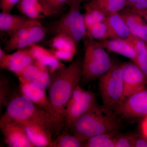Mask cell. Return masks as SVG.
<instances>
[{
  "label": "cell",
  "instance_id": "9c48e42d",
  "mask_svg": "<svg viewBox=\"0 0 147 147\" xmlns=\"http://www.w3.org/2000/svg\"><path fill=\"white\" fill-rule=\"evenodd\" d=\"M114 114L122 118H144L147 116V89L146 88L126 98Z\"/></svg>",
  "mask_w": 147,
  "mask_h": 147
},
{
  "label": "cell",
  "instance_id": "4316f807",
  "mask_svg": "<svg viewBox=\"0 0 147 147\" xmlns=\"http://www.w3.org/2000/svg\"><path fill=\"white\" fill-rule=\"evenodd\" d=\"M126 0H111L99 10L106 16L112 13L119 12L126 7Z\"/></svg>",
  "mask_w": 147,
  "mask_h": 147
},
{
  "label": "cell",
  "instance_id": "484cf974",
  "mask_svg": "<svg viewBox=\"0 0 147 147\" xmlns=\"http://www.w3.org/2000/svg\"><path fill=\"white\" fill-rule=\"evenodd\" d=\"M87 36L98 41L110 38L108 26L105 21L99 22L94 25L87 31Z\"/></svg>",
  "mask_w": 147,
  "mask_h": 147
},
{
  "label": "cell",
  "instance_id": "7c38bea8",
  "mask_svg": "<svg viewBox=\"0 0 147 147\" xmlns=\"http://www.w3.org/2000/svg\"><path fill=\"white\" fill-rule=\"evenodd\" d=\"M123 75L124 94L122 101L131 95L144 89L147 84L145 74L132 61L123 63Z\"/></svg>",
  "mask_w": 147,
  "mask_h": 147
},
{
  "label": "cell",
  "instance_id": "74e56055",
  "mask_svg": "<svg viewBox=\"0 0 147 147\" xmlns=\"http://www.w3.org/2000/svg\"><path fill=\"white\" fill-rule=\"evenodd\" d=\"M139 1V0H126V7L127 8H130Z\"/></svg>",
  "mask_w": 147,
  "mask_h": 147
},
{
  "label": "cell",
  "instance_id": "4dcf8cb0",
  "mask_svg": "<svg viewBox=\"0 0 147 147\" xmlns=\"http://www.w3.org/2000/svg\"><path fill=\"white\" fill-rule=\"evenodd\" d=\"M50 8L56 11L57 13H60L63 9L65 4L67 5V0H44Z\"/></svg>",
  "mask_w": 147,
  "mask_h": 147
},
{
  "label": "cell",
  "instance_id": "5bb4252c",
  "mask_svg": "<svg viewBox=\"0 0 147 147\" xmlns=\"http://www.w3.org/2000/svg\"><path fill=\"white\" fill-rule=\"evenodd\" d=\"M16 6L18 11L29 19L38 20L57 14L44 0H20Z\"/></svg>",
  "mask_w": 147,
  "mask_h": 147
},
{
  "label": "cell",
  "instance_id": "e575fe53",
  "mask_svg": "<svg viewBox=\"0 0 147 147\" xmlns=\"http://www.w3.org/2000/svg\"><path fill=\"white\" fill-rule=\"evenodd\" d=\"M110 1L111 0H92L88 3L93 7L100 9L102 7Z\"/></svg>",
  "mask_w": 147,
  "mask_h": 147
},
{
  "label": "cell",
  "instance_id": "ab89813d",
  "mask_svg": "<svg viewBox=\"0 0 147 147\" xmlns=\"http://www.w3.org/2000/svg\"><path fill=\"white\" fill-rule=\"evenodd\" d=\"M146 43V47H147V42Z\"/></svg>",
  "mask_w": 147,
  "mask_h": 147
},
{
  "label": "cell",
  "instance_id": "83f0119b",
  "mask_svg": "<svg viewBox=\"0 0 147 147\" xmlns=\"http://www.w3.org/2000/svg\"><path fill=\"white\" fill-rule=\"evenodd\" d=\"M10 86L8 80L2 75L0 77V109L3 107L7 106L9 100L8 97L10 93Z\"/></svg>",
  "mask_w": 147,
  "mask_h": 147
},
{
  "label": "cell",
  "instance_id": "1f68e13d",
  "mask_svg": "<svg viewBox=\"0 0 147 147\" xmlns=\"http://www.w3.org/2000/svg\"><path fill=\"white\" fill-rule=\"evenodd\" d=\"M20 0H0V5L2 12L11 13L15 6Z\"/></svg>",
  "mask_w": 147,
  "mask_h": 147
},
{
  "label": "cell",
  "instance_id": "ffe728a7",
  "mask_svg": "<svg viewBox=\"0 0 147 147\" xmlns=\"http://www.w3.org/2000/svg\"><path fill=\"white\" fill-rule=\"evenodd\" d=\"M98 41L105 49L122 55L135 62L136 58L135 48L128 39L108 38Z\"/></svg>",
  "mask_w": 147,
  "mask_h": 147
},
{
  "label": "cell",
  "instance_id": "52a82bcc",
  "mask_svg": "<svg viewBox=\"0 0 147 147\" xmlns=\"http://www.w3.org/2000/svg\"><path fill=\"white\" fill-rule=\"evenodd\" d=\"M81 5L70 6L68 11L52 26L55 34H63L70 37L77 45L87 35L84 15L80 11Z\"/></svg>",
  "mask_w": 147,
  "mask_h": 147
},
{
  "label": "cell",
  "instance_id": "f1b7e54d",
  "mask_svg": "<svg viewBox=\"0 0 147 147\" xmlns=\"http://www.w3.org/2000/svg\"><path fill=\"white\" fill-rule=\"evenodd\" d=\"M115 147H134V135L117 134L115 138Z\"/></svg>",
  "mask_w": 147,
  "mask_h": 147
},
{
  "label": "cell",
  "instance_id": "836d02e7",
  "mask_svg": "<svg viewBox=\"0 0 147 147\" xmlns=\"http://www.w3.org/2000/svg\"><path fill=\"white\" fill-rule=\"evenodd\" d=\"M134 147H147V138L142 135H134Z\"/></svg>",
  "mask_w": 147,
  "mask_h": 147
},
{
  "label": "cell",
  "instance_id": "30bf717a",
  "mask_svg": "<svg viewBox=\"0 0 147 147\" xmlns=\"http://www.w3.org/2000/svg\"><path fill=\"white\" fill-rule=\"evenodd\" d=\"M35 60L29 47L18 49L14 53L8 54L0 47V67L13 72L18 76L31 65Z\"/></svg>",
  "mask_w": 147,
  "mask_h": 147
},
{
  "label": "cell",
  "instance_id": "2e32d148",
  "mask_svg": "<svg viewBox=\"0 0 147 147\" xmlns=\"http://www.w3.org/2000/svg\"><path fill=\"white\" fill-rule=\"evenodd\" d=\"M77 44L70 37L63 34H55L50 42L51 50L60 61L72 62L76 54Z\"/></svg>",
  "mask_w": 147,
  "mask_h": 147
},
{
  "label": "cell",
  "instance_id": "d6a6232c",
  "mask_svg": "<svg viewBox=\"0 0 147 147\" xmlns=\"http://www.w3.org/2000/svg\"><path fill=\"white\" fill-rule=\"evenodd\" d=\"M83 15L87 32L96 24L99 23L98 22L94 16L89 11H86V12L83 14Z\"/></svg>",
  "mask_w": 147,
  "mask_h": 147
},
{
  "label": "cell",
  "instance_id": "44dd1931",
  "mask_svg": "<svg viewBox=\"0 0 147 147\" xmlns=\"http://www.w3.org/2000/svg\"><path fill=\"white\" fill-rule=\"evenodd\" d=\"M104 21L108 26L109 38L128 39L131 35L128 27L119 12L106 16Z\"/></svg>",
  "mask_w": 147,
  "mask_h": 147
},
{
  "label": "cell",
  "instance_id": "f546056e",
  "mask_svg": "<svg viewBox=\"0 0 147 147\" xmlns=\"http://www.w3.org/2000/svg\"><path fill=\"white\" fill-rule=\"evenodd\" d=\"M129 8L132 12L144 17L147 13V0H139Z\"/></svg>",
  "mask_w": 147,
  "mask_h": 147
},
{
  "label": "cell",
  "instance_id": "603a6c76",
  "mask_svg": "<svg viewBox=\"0 0 147 147\" xmlns=\"http://www.w3.org/2000/svg\"><path fill=\"white\" fill-rule=\"evenodd\" d=\"M134 45L136 53L134 63L143 71L147 79V50L146 43L144 40L131 34L128 38Z\"/></svg>",
  "mask_w": 147,
  "mask_h": 147
},
{
  "label": "cell",
  "instance_id": "277c9868",
  "mask_svg": "<svg viewBox=\"0 0 147 147\" xmlns=\"http://www.w3.org/2000/svg\"><path fill=\"white\" fill-rule=\"evenodd\" d=\"M83 40L85 53L80 83L84 85L100 79L110 70L114 63L99 41L87 35Z\"/></svg>",
  "mask_w": 147,
  "mask_h": 147
},
{
  "label": "cell",
  "instance_id": "4fadbf2b",
  "mask_svg": "<svg viewBox=\"0 0 147 147\" xmlns=\"http://www.w3.org/2000/svg\"><path fill=\"white\" fill-rule=\"evenodd\" d=\"M19 81L22 94L47 113L57 117L63 118L54 110L47 96L45 89L24 80Z\"/></svg>",
  "mask_w": 147,
  "mask_h": 147
},
{
  "label": "cell",
  "instance_id": "3957f363",
  "mask_svg": "<svg viewBox=\"0 0 147 147\" xmlns=\"http://www.w3.org/2000/svg\"><path fill=\"white\" fill-rule=\"evenodd\" d=\"M122 127L118 117L98 105L77 119L70 130L73 135L85 143L91 137L119 132Z\"/></svg>",
  "mask_w": 147,
  "mask_h": 147
},
{
  "label": "cell",
  "instance_id": "8d00e7d4",
  "mask_svg": "<svg viewBox=\"0 0 147 147\" xmlns=\"http://www.w3.org/2000/svg\"><path fill=\"white\" fill-rule=\"evenodd\" d=\"M142 134L147 138V116L144 118L141 125Z\"/></svg>",
  "mask_w": 147,
  "mask_h": 147
},
{
  "label": "cell",
  "instance_id": "6da1fadb",
  "mask_svg": "<svg viewBox=\"0 0 147 147\" xmlns=\"http://www.w3.org/2000/svg\"><path fill=\"white\" fill-rule=\"evenodd\" d=\"M82 74L83 61L76 59L52 74L48 98L54 110L63 118L67 102L81 82Z\"/></svg>",
  "mask_w": 147,
  "mask_h": 147
},
{
  "label": "cell",
  "instance_id": "cb8c5ba5",
  "mask_svg": "<svg viewBox=\"0 0 147 147\" xmlns=\"http://www.w3.org/2000/svg\"><path fill=\"white\" fill-rule=\"evenodd\" d=\"M119 132L98 134L89 138L85 142L86 147H115V138Z\"/></svg>",
  "mask_w": 147,
  "mask_h": 147
},
{
  "label": "cell",
  "instance_id": "d4e9b609",
  "mask_svg": "<svg viewBox=\"0 0 147 147\" xmlns=\"http://www.w3.org/2000/svg\"><path fill=\"white\" fill-rule=\"evenodd\" d=\"M84 144L85 143L81 142L73 134L66 132L53 140L50 147H84Z\"/></svg>",
  "mask_w": 147,
  "mask_h": 147
},
{
  "label": "cell",
  "instance_id": "d6986e66",
  "mask_svg": "<svg viewBox=\"0 0 147 147\" xmlns=\"http://www.w3.org/2000/svg\"><path fill=\"white\" fill-rule=\"evenodd\" d=\"M120 14L128 27L131 34L147 42V24L142 16L134 13L129 8H124Z\"/></svg>",
  "mask_w": 147,
  "mask_h": 147
},
{
  "label": "cell",
  "instance_id": "7a4b0ae2",
  "mask_svg": "<svg viewBox=\"0 0 147 147\" xmlns=\"http://www.w3.org/2000/svg\"><path fill=\"white\" fill-rule=\"evenodd\" d=\"M6 108L5 115L15 120L38 125L50 131L53 136L59 134L65 126L64 119L47 113L22 94L11 98Z\"/></svg>",
  "mask_w": 147,
  "mask_h": 147
},
{
  "label": "cell",
  "instance_id": "d590c367",
  "mask_svg": "<svg viewBox=\"0 0 147 147\" xmlns=\"http://www.w3.org/2000/svg\"><path fill=\"white\" fill-rule=\"evenodd\" d=\"M92 0H67V5L70 7L74 5H81L83 2H89Z\"/></svg>",
  "mask_w": 147,
  "mask_h": 147
},
{
  "label": "cell",
  "instance_id": "7402d4cb",
  "mask_svg": "<svg viewBox=\"0 0 147 147\" xmlns=\"http://www.w3.org/2000/svg\"><path fill=\"white\" fill-rule=\"evenodd\" d=\"M29 19L22 14H12L1 11L0 13V30L10 37Z\"/></svg>",
  "mask_w": 147,
  "mask_h": 147
},
{
  "label": "cell",
  "instance_id": "8992f818",
  "mask_svg": "<svg viewBox=\"0 0 147 147\" xmlns=\"http://www.w3.org/2000/svg\"><path fill=\"white\" fill-rule=\"evenodd\" d=\"M46 30L38 20L29 19L13 33L5 44L6 53L37 44L46 35Z\"/></svg>",
  "mask_w": 147,
  "mask_h": 147
},
{
  "label": "cell",
  "instance_id": "f35d334b",
  "mask_svg": "<svg viewBox=\"0 0 147 147\" xmlns=\"http://www.w3.org/2000/svg\"><path fill=\"white\" fill-rule=\"evenodd\" d=\"M144 18L146 19V23L147 24V13L146 15H145L144 16Z\"/></svg>",
  "mask_w": 147,
  "mask_h": 147
},
{
  "label": "cell",
  "instance_id": "ba28073f",
  "mask_svg": "<svg viewBox=\"0 0 147 147\" xmlns=\"http://www.w3.org/2000/svg\"><path fill=\"white\" fill-rule=\"evenodd\" d=\"M97 105V100L94 94L84 89L79 85L65 108L64 117L65 126L70 129L77 119Z\"/></svg>",
  "mask_w": 147,
  "mask_h": 147
},
{
  "label": "cell",
  "instance_id": "5b68a950",
  "mask_svg": "<svg viewBox=\"0 0 147 147\" xmlns=\"http://www.w3.org/2000/svg\"><path fill=\"white\" fill-rule=\"evenodd\" d=\"M123 63H113L112 67L99 79L98 89L102 107L110 113L122 101L124 94Z\"/></svg>",
  "mask_w": 147,
  "mask_h": 147
},
{
  "label": "cell",
  "instance_id": "e0dca14e",
  "mask_svg": "<svg viewBox=\"0 0 147 147\" xmlns=\"http://www.w3.org/2000/svg\"><path fill=\"white\" fill-rule=\"evenodd\" d=\"M17 121L24 127L28 139L35 147H50L53 135L50 131L35 124Z\"/></svg>",
  "mask_w": 147,
  "mask_h": 147
},
{
  "label": "cell",
  "instance_id": "9a60e30c",
  "mask_svg": "<svg viewBox=\"0 0 147 147\" xmlns=\"http://www.w3.org/2000/svg\"><path fill=\"white\" fill-rule=\"evenodd\" d=\"M29 48L34 58V63L49 73L52 74L65 67L51 50L37 44L32 45Z\"/></svg>",
  "mask_w": 147,
  "mask_h": 147
},
{
  "label": "cell",
  "instance_id": "ac0fdd59",
  "mask_svg": "<svg viewBox=\"0 0 147 147\" xmlns=\"http://www.w3.org/2000/svg\"><path fill=\"white\" fill-rule=\"evenodd\" d=\"M17 77L18 80L28 82L45 90L50 86L52 80L50 73L35 63L29 66Z\"/></svg>",
  "mask_w": 147,
  "mask_h": 147
},
{
  "label": "cell",
  "instance_id": "8fae6325",
  "mask_svg": "<svg viewBox=\"0 0 147 147\" xmlns=\"http://www.w3.org/2000/svg\"><path fill=\"white\" fill-rule=\"evenodd\" d=\"M0 127L5 142L10 147H35L27 137L24 127L17 121L3 115Z\"/></svg>",
  "mask_w": 147,
  "mask_h": 147
}]
</instances>
